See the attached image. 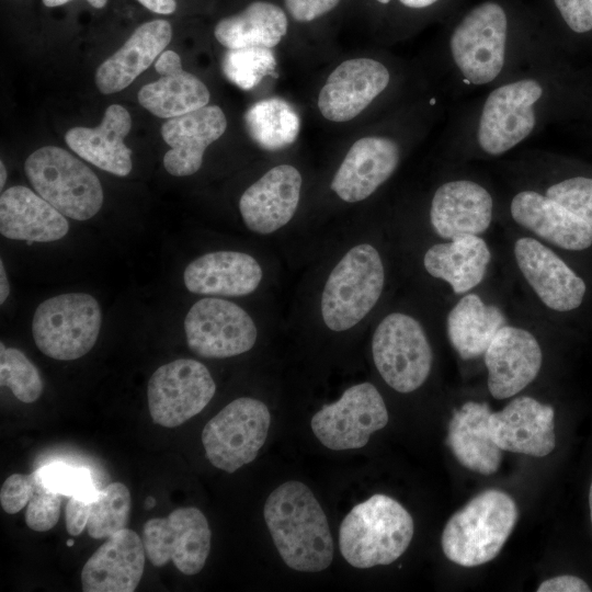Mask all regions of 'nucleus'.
Wrapping results in <instances>:
<instances>
[{"label": "nucleus", "mask_w": 592, "mask_h": 592, "mask_svg": "<svg viewBox=\"0 0 592 592\" xmlns=\"http://www.w3.org/2000/svg\"><path fill=\"white\" fill-rule=\"evenodd\" d=\"M273 543L292 569L319 572L333 559V540L327 516L303 482L291 480L271 492L263 510Z\"/></svg>", "instance_id": "obj_1"}, {"label": "nucleus", "mask_w": 592, "mask_h": 592, "mask_svg": "<svg viewBox=\"0 0 592 592\" xmlns=\"http://www.w3.org/2000/svg\"><path fill=\"white\" fill-rule=\"evenodd\" d=\"M413 528L410 513L398 501L376 493L356 504L343 519L339 548L355 568L389 565L406 551Z\"/></svg>", "instance_id": "obj_2"}, {"label": "nucleus", "mask_w": 592, "mask_h": 592, "mask_svg": "<svg viewBox=\"0 0 592 592\" xmlns=\"http://www.w3.org/2000/svg\"><path fill=\"white\" fill-rule=\"evenodd\" d=\"M517 506L505 492L490 489L473 498L446 523L442 534L444 555L463 567L494 559L517 521Z\"/></svg>", "instance_id": "obj_3"}, {"label": "nucleus", "mask_w": 592, "mask_h": 592, "mask_svg": "<svg viewBox=\"0 0 592 592\" xmlns=\"http://www.w3.org/2000/svg\"><path fill=\"white\" fill-rule=\"evenodd\" d=\"M385 283L378 251L368 243L350 249L333 267L321 295V316L332 331L358 323L378 301Z\"/></svg>", "instance_id": "obj_4"}, {"label": "nucleus", "mask_w": 592, "mask_h": 592, "mask_svg": "<svg viewBox=\"0 0 592 592\" xmlns=\"http://www.w3.org/2000/svg\"><path fill=\"white\" fill-rule=\"evenodd\" d=\"M24 170L33 189L66 217L87 220L103 204L99 178L82 161L56 146L32 152Z\"/></svg>", "instance_id": "obj_5"}, {"label": "nucleus", "mask_w": 592, "mask_h": 592, "mask_svg": "<svg viewBox=\"0 0 592 592\" xmlns=\"http://www.w3.org/2000/svg\"><path fill=\"white\" fill-rule=\"evenodd\" d=\"M98 300L69 293L41 303L33 316L32 334L42 353L59 361L77 360L95 344L101 328Z\"/></svg>", "instance_id": "obj_6"}, {"label": "nucleus", "mask_w": 592, "mask_h": 592, "mask_svg": "<svg viewBox=\"0 0 592 592\" xmlns=\"http://www.w3.org/2000/svg\"><path fill=\"white\" fill-rule=\"evenodd\" d=\"M506 42V14L500 4L488 1L473 8L455 26L449 50L462 77L474 86H485L502 72Z\"/></svg>", "instance_id": "obj_7"}, {"label": "nucleus", "mask_w": 592, "mask_h": 592, "mask_svg": "<svg viewBox=\"0 0 592 592\" xmlns=\"http://www.w3.org/2000/svg\"><path fill=\"white\" fill-rule=\"evenodd\" d=\"M271 414L262 401L241 397L235 399L204 426L202 443L207 459L226 473L255 459L265 443Z\"/></svg>", "instance_id": "obj_8"}, {"label": "nucleus", "mask_w": 592, "mask_h": 592, "mask_svg": "<svg viewBox=\"0 0 592 592\" xmlns=\"http://www.w3.org/2000/svg\"><path fill=\"white\" fill-rule=\"evenodd\" d=\"M372 353L378 373L398 392L418 389L431 371L432 350L425 332L406 314L392 312L379 322Z\"/></svg>", "instance_id": "obj_9"}, {"label": "nucleus", "mask_w": 592, "mask_h": 592, "mask_svg": "<svg viewBox=\"0 0 592 592\" xmlns=\"http://www.w3.org/2000/svg\"><path fill=\"white\" fill-rule=\"evenodd\" d=\"M542 83L522 78L493 89L486 98L477 126V143L490 156L502 155L525 140L536 126Z\"/></svg>", "instance_id": "obj_10"}, {"label": "nucleus", "mask_w": 592, "mask_h": 592, "mask_svg": "<svg viewBox=\"0 0 592 592\" xmlns=\"http://www.w3.org/2000/svg\"><path fill=\"white\" fill-rule=\"evenodd\" d=\"M216 384L201 362L179 358L157 368L151 375L147 398L152 422L175 428L197 413L212 400Z\"/></svg>", "instance_id": "obj_11"}, {"label": "nucleus", "mask_w": 592, "mask_h": 592, "mask_svg": "<svg viewBox=\"0 0 592 592\" xmlns=\"http://www.w3.org/2000/svg\"><path fill=\"white\" fill-rule=\"evenodd\" d=\"M388 411L377 388L361 383L341 398L325 405L311 419L316 437L328 448L344 451L365 446L369 436L386 426Z\"/></svg>", "instance_id": "obj_12"}, {"label": "nucleus", "mask_w": 592, "mask_h": 592, "mask_svg": "<svg viewBox=\"0 0 592 592\" xmlns=\"http://www.w3.org/2000/svg\"><path fill=\"white\" fill-rule=\"evenodd\" d=\"M189 349L206 358H225L251 350L258 330L249 314L238 305L214 297L202 298L184 320Z\"/></svg>", "instance_id": "obj_13"}, {"label": "nucleus", "mask_w": 592, "mask_h": 592, "mask_svg": "<svg viewBox=\"0 0 592 592\" xmlns=\"http://www.w3.org/2000/svg\"><path fill=\"white\" fill-rule=\"evenodd\" d=\"M212 533L206 516L194 506L147 521L143 528L146 556L156 567L172 561L186 576L198 573L209 555Z\"/></svg>", "instance_id": "obj_14"}, {"label": "nucleus", "mask_w": 592, "mask_h": 592, "mask_svg": "<svg viewBox=\"0 0 592 592\" xmlns=\"http://www.w3.org/2000/svg\"><path fill=\"white\" fill-rule=\"evenodd\" d=\"M390 75L382 62L366 57L340 64L322 87L318 107L331 122H346L357 116L388 86Z\"/></svg>", "instance_id": "obj_15"}, {"label": "nucleus", "mask_w": 592, "mask_h": 592, "mask_svg": "<svg viewBox=\"0 0 592 592\" xmlns=\"http://www.w3.org/2000/svg\"><path fill=\"white\" fill-rule=\"evenodd\" d=\"M485 354L488 389L493 398L519 394L537 376L543 361L536 338L525 329L503 326Z\"/></svg>", "instance_id": "obj_16"}, {"label": "nucleus", "mask_w": 592, "mask_h": 592, "mask_svg": "<svg viewBox=\"0 0 592 592\" xmlns=\"http://www.w3.org/2000/svg\"><path fill=\"white\" fill-rule=\"evenodd\" d=\"M514 255L527 283L547 307L569 311L581 305L585 283L548 247L524 237L515 242Z\"/></svg>", "instance_id": "obj_17"}, {"label": "nucleus", "mask_w": 592, "mask_h": 592, "mask_svg": "<svg viewBox=\"0 0 592 592\" xmlns=\"http://www.w3.org/2000/svg\"><path fill=\"white\" fill-rule=\"evenodd\" d=\"M301 182L295 167L280 164L250 185L239 201V210L248 229L267 235L285 226L297 209Z\"/></svg>", "instance_id": "obj_18"}, {"label": "nucleus", "mask_w": 592, "mask_h": 592, "mask_svg": "<svg viewBox=\"0 0 592 592\" xmlns=\"http://www.w3.org/2000/svg\"><path fill=\"white\" fill-rule=\"evenodd\" d=\"M489 428L502 451L543 457L556 445L554 409L532 397H516L501 411L491 412Z\"/></svg>", "instance_id": "obj_19"}, {"label": "nucleus", "mask_w": 592, "mask_h": 592, "mask_svg": "<svg viewBox=\"0 0 592 592\" xmlns=\"http://www.w3.org/2000/svg\"><path fill=\"white\" fill-rule=\"evenodd\" d=\"M399 160L400 149L395 140L363 137L345 155L330 187L344 202L363 201L392 175Z\"/></svg>", "instance_id": "obj_20"}, {"label": "nucleus", "mask_w": 592, "mask_h": 592, "mask_svg": "<svg viewBox=\"0 0 592 592\" xmlns=\"http://www.w3.org/2000/svg\"><path fill=\"white\" fill-rule=\"evenodd\" d=\"M227 121L217 105H206L166 121L161 136L170 146L163 157L164 169L174 177L197 172L206 148L226 130Z\"/></svg>", "instance_id": "obj_21"}, {"label": "nucleus", "mask_w": 592, "mask_h": 592, "mask_svg": "<svg viewBox=\"0 0 592 592\" xmlns=\"http://www.w3.org/2000/svg\"><path fill=\"white\" fill-rule=\"evenodd\" d=\"M145 546L134 531L124 528L101 545L81 570L84 592H133L145 568Z\"/></svg>", "instance_id": "obj_22"}, {"label": "nucleus", "mask_w": 592, "mask_h": 592, "mask_svg": "<svg viewBox=\"0 0 592 592\" xmlns=\"http://www.w3.org/2000/svg\"><path fill=\"white\" fill-rule=\"evenodd\" d=\"M492 206V197L483 186L469 180H453L442 184L433 195L431 225L444 239L478 236L491 223Z\"/></svg>", "instance_id": "obj_23"}, {"label": "nucleus", "mask_w": 592, "mask_h": 592, "mask_svg": "<svg viewBox=\"0 0 592 592\" xmlns=\"http://www.w3.org/2000/svg\"><path fill=\"white\" fill-rule=\"evenodd\" d=\"M510 210L519 225L557 247L579 251L592 244V228L584 220L538 192L517 193Z\"/></svg>", "instance_id": "obj_24"}, {"label": "nucleus", "mask_w": 592, "mask_h": 592, "mask_svg": "<svg viewBox=\"0 0 592 592\" xmlns=\"http://www.w3.org/2000/svg\"><path fill=\"white\" fill-rule=\"evenodd\" d=\"M69 230L66 216L39 194L23 185L2 192L0 197V232L12 240L50 242L64 238Z\"/></svg>", "instance_id": "obj_25"}, {"label": "nucleus", "mask_w": 592, "mask_h": 592, "mask_svg": "<svg viewBox=\"0 0 592 592\" xmlns=\"http://www.w3.org/2000/svg\"><path fill=\"white\" fill-rule=\"evenodd\" d=\"M187 291L202 295L244 296L254 292L262 280V269L248 253L215 251L192 261L184 270Z\"/></svg>", "instance_id": "obj_26"}, {"label": "nucleus", "mask_w": 592, "mask_h": 592, "mask_svg": "<svg viewBox=\"0 0 592 592\" xmlns=\"http://www.w3.org/2000/svg\"><path fill=\"white\" fill-rule=\"evenodd\" d=\"M130 127L128 111L119 104H112L99 126L73 127L66 133L65 141L88 162L115 175L126 177L133 168L132 150L124 144Z\"/></svg>", "instance_id": "obj_27"}, {"label": "nucleus", "mask_w": 592, "mask_h": 592, "mask_svg": "<svg viewBox=\"0 0 592 592\" xmlns=\"http://www.w3.org/2000/svg\"><path fill=\"white\" fill-rule=\"evenodd\" d=\"M155 68L160 78L144 86L137 96L140 105L150 113L172 118L207 105V87L182 68L181 58L175 52L164 50Z\"/></svg>", "instance_id": "obj_28"}, {"label": "nucleus", "mask_w": 592, "mask_h": 592, "mask_svg": "<svg viewBox=\"0 0 592 592\" xmlns=\"http://www.w3.org/2000/svg\"><path fill=\"white\" fill-rule=\"evenodd\" d=\"M172 37L166 20H153L138 26L125 44L104 60L95 72V84L104 94L128 87L160 56Z\"/></svg>", "instance_id": "obj_29"}, {"label": "nucleus", "mask_w": 592, "mask_h": 592, "mask_svg": "<svg viewBox=\"0 0 592 592\" xmlns=\"http://www.w3.org/2000/svg\"><path fill=\"white\" fill-rule=\"evenodd\" d=\"M491 410L486 402L469 401L455 410L448 424L446 443L467 469L492 475L502 459V449L490 434Z\"/></svg>", "instance_id": "obj_30"}, {"label": "nucleus", "mask_w": 592, "mask_h": 592, "mask_svg": "<svg viewBox=\"0 0 592 592\" xmlns=\"http://www.w3.org/2000/svg\"><path fill=\"white\" fill-rule=\"evenodd\" d=\"M490 259L486 241L470 235L432 246L423 264L430 275L447 282L454 293L464 294L483 280Z\"/></svg>", "instance_id": "obj_31"}, {"label": "nucleus", "mask_w": 592, "mask_h": 592, "mask_svg": "<svg viewBox=\"0 0 592 592\" xmlns=\"http://www.w3.org/2000/svg\"><path fill=\"white\" fill-rule=\"evenodd\" d=\"M285 12L276 4L254 1L238 14L221 19L215 26L216 39L228 49L276 46L287 33Z\"/></svg>", "instance_id": "obj_32"}, {"label": "nucleus", "mask_w": 592, "mask_h": 592, "mask_svg": "<svg viewBox=\"0 0 592 592\" xmlns=\"http://www.w3.org/2000/svg\"><path fill=\"white\" fill-rule=\"evenodd\" d=\"M505 321L497 306L485 304L476 294H467L448 312L447 335L459 356L470 360L486 352Z\"/></svg>", "instance_id": "obj_33"}, {"label": "nucleus", "mask_w": 592, "mask_h": 592, "mask_svg": "<svg viewBox=\"0 0 592 592\" xmlns=\"http://www.w3.org/2000/svg\"><path fill=\"white\" fill-rule=\"evenodd\" d=\"M243 121L250 138L265 150H280L292 145L300 130L297 111L277 96L253 103Z\"/></svg>", "instance_id": "obj_34"}, {"label": "nucleus", "mask_w": 592, "mask_h": 592, "mask_svg": "<svg viewBox=\"0 0 592 592\" xmlns=\"http://www.w3.org/2000/svg\"><path fill=\"white\" fill-rule=\"evenodd\" d=\"M132 498L122 482H113L102 489L91 502L87 524L88 534L94 539L109 538L126 528Z\"/></svg>", "instance_id": "obj_35"}, {"label": "nucleus", "mask_w": 592, "mask_h": 592, "mask_svg": "<svg viewBox=\"0 0 592 592\" xmlns=\"http://www.w3.org/2000/svg\"><path fill=\"white\" fill-rule=\"evenodd\" d=\"M276 59L271 48L244 47L228 49L221 61L224 76L242 90H251L274 73Z\"/></svg>", "instance_id": "obj_36"}, {"label": "nucleus", "mask_w": 592, "mask_h": 592, "mask_svg": "<svg viewBox=\"0 0 592 592\" xmlns=\"http://www.w3.org/2000/svg\"><path fill=\"white\" fill-rule=\"evenodd\" d=\"M0 384L8 387L22 402L36 401L43 391V382L36 366L15 348L0 343Z\"/></svg>", "instance_id": "obj_37"}, {"label": "nucleus", "mask_w": 592, "mask_h": 592, "mask_svg": "<svg viewBox=\"0 0 592 592\" xmlns=\"http://www.w3.org/2000/svg\"><path fill=\"white\" fill-rule=\"evenodd\" d=\"M36 470L45 486L61 496L76 497L92 502L100 493L88 468L52 463Z\"/></svg>", "instance_id": "obj_38"}, {"label": "nucleus", "mask_w": 592, "mask_h": 592, "mask_svg": "<svg viewBox=\"0 0 592 592\" xmlns=\"http://www.w3.org/2000/svg\"><path fill=\"white\" fill-rule=\"evenodd\" d=\"M32 476L34 492L25 511V523L35 532H47L58 522L61 494L46 487L37 470Z\"/></svg>", "instance_id": "obj_39"}, {"label": "nucleus", "mask_w": 592, "mask_h": 592, "mask_svg": "<svg viewBox=\"0 0 592 592\" xmlns=\"http://www.w3.org/2000/svg\"><path fill=\"white\" fill-rule=\"evenodd\" d=\"M546 196L555 200L592 228V179L576 177L553 184Z\"/></svg>", "instance_id": "obj_40"}, {"label": "nucleus", "mask_w": 592, "mask_h": 592, "mask_svg": "<svg viewBox=\"0 0 592 592\" xmlns=\"http://www.w3.org/2000/svg\"><path fill=\"white\" fill-rule=\"evenodd\" d=\"M34 492L33 476L13 474L2 483L0 503L4 512L14 514L29 504Z\"/></svg>", "instance_id": "obj_41"}, {"label": "nucleus", "mask_w": 592, "mask_h": 592, "mask_svg": "<svg viewBox=\"0 0 592 592\" xmlns=\"http://www.w3.org/2000/svg\"><path fill=\"white\" fill-rule=\"evenodd\" d=\"M567 25L576 33L592 30V0H554Z\"/></svg>", "instance_id": "obj_42"}, {"label": "nucleus", "mask_w": 592, "mask_h": 592, "mask_svg": "<svg viewBox=\"0 0 592 592\" xmlns=\"http://www.w3.org/2000/svg\"><path fill=\"white\" fill-rule=\"evenodd\" d=\"M287 11L298 22H310L332 9L340 0H284Z\"/></svg>", "instance_id": "obj_43"}, {"label": "nucleus", "mask_w": 592, "mask_h": 592, "mask_svg": "<svg viewBox=\"0 0 592 592\" xmlns=\"http://www.w3.org/2000/svg\"><path fill=\"white\" fill-rule=\"evenodd\" d=\"M91 502L70 497L66 504L65 521L67 532L72 536L80 535L87 527Z\"/></svg>", "instance_id": "obj_44"}, {"label": "nucleus", "mask_w": 592, "mask_h": 592, "mask_svg": "<svg viewBox=\"0 0 592 592\" xmlns=\"http://www.w3.org/2000/svg\"><path fill=\"white\" fill-rule=\"evenodd\" d=\"M538 592H589L591 589L580 578L574 576H559L543 581Z\"/></svg>", "instance_id": "obj_45"}, {"label": "nucleus", "mask_w": 592, "mask_h": 592, "mask_svg": "<svg viewBox=\"0 0 592 592\" xmlns=\"http://www.w3.org/2000/svg\"><path fill=\"white\" fill-rule=\"evenodd\" d=\"M148 10L159 14H171L177 8L175 0H137Z\"/></svg>", "instance_id": "obj_46"}, {"label": "nucleus", "mask_w": 592, "mask_h": 592, "mask_svg": "<svg viewBox=\"0 0 592 592\" xmlns=\"http://www.w3.org/2000/svg\"><path fill=\"white\" fill-rule=\"evenodd\" d=\"M0 304H3L10 294V284L2 260L0 261Z\"/></svg>", "instance_id": "obj_47"}, {"label": "nucleus", "mask_w": 592, "mask_h": 592, "mask_svg": "<svg viewBox=\"0 0 592 592\" xmlns=\"http://www.w3.org/2000/svg\"><path fill=\"white\" fill-rule=\"evenodd\" d=\"M42 1L46 7L53 8V7L62 5L71 0H42ZM87 1L88 3H90L92 7L96 9L103 8L107 2V0H87Z\"/></svg>", "instance_id": "obj_48"}, {"label": "nucleus", "mask_w": 592, "mask_h": 592, "mask_svg": "<svg viewBox=\"0 0 592 592\" xmlns=\"http://www.w3.org/2000/svg\"><path fill=\"white\" fill-rule=\"evenodd\" d=\"M403 5L412 9H422L432 5L439 0H399Z\"/></svg>", "instance_id": "obj_49"}, {"label": "nucleus", "mask_w": 592, "mask_h": 592, "mask_svg": "<svg viewBox=\"0 0 592 592\" xmlns=\"http://www.w3.org/2000/svg\"><path fill=\"white\" fill-rule=\"evenodd\" d=\"M0 175H1L0 187L3 189L5 184V180H7V170H5L3 161H0Z\"/></svg>", "instance_id": "obj_50"}, {"label": "nucleus", "mask_w": 592, "mask_h": 592, "mask_svg": "<svg viewBox=\"0 0 592 592\" xmlns=\"http://www.w3.org/2000/svg\"><path fill=\"white\" fill-rule=\"evenodd\" d=\"M589 505H590V514H591V522H592V483H591L590 492H589Z\"/></svg>", "instance_id": "obj_51"}, {"label": "nucleus", "mask_w": 592, "mask_h": 592, "mask_svg": "<svg viewBox=\"0 0 592 592\" xmlns=\"http://www.w3.org/2000/svg\"><path fill=\"white\" fill-rule=\"evenodd\" d=\"M146 505L148 508H151L152 505H155V499H152L151 497H149L146 501Z\"/></svg>", "instance_id": "obj_52"}, {"label": "nucleus", "mask_w": 592, "mask_h": 592, "mask_svg": "<svg viewBox=\"0 0 592 592\" xmlns=\"http://www.w3.org/2000/svg\"><path fill=\"white\" fill-rule=\"evenodd\" d=\"M377 1H378L379 3L386 4V3H388L390 0H377Z\"/></svg>", "instance_id": "obj_53"}, {"label": "nucleus", "mask_w": 592, "mask_h": 592, "mask_svg": "<svg viewBox=\"0 0 592 592\" xmlns=\"http://www.w3.org/2000/svg\"><path fill=\"white\" fill-rule=\"evenodd\" d=\"M67 543H68L67 545H68L69 547H71L72 544H73V540H72V539H69Z\"/></svg>", "instance_id": "obj_54"}]
</instances>
